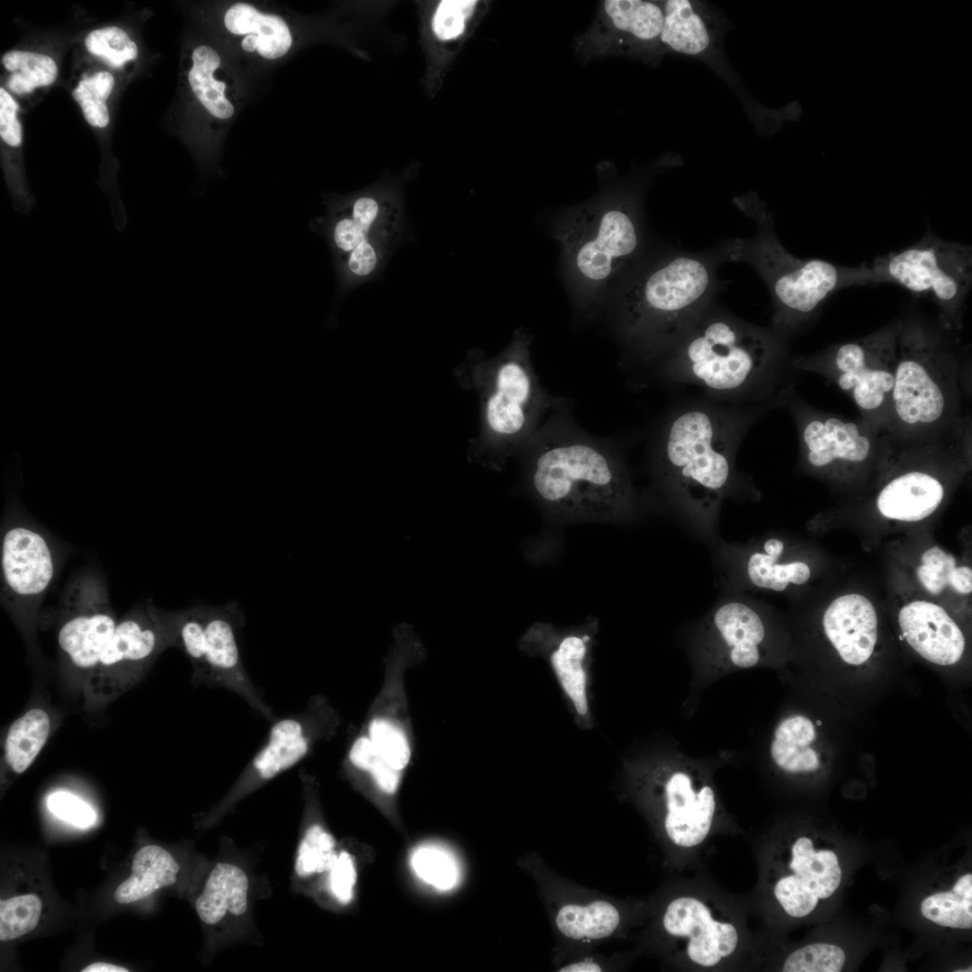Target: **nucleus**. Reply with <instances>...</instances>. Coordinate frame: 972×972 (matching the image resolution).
Wrapping results in <instances>:
<instances>
[{"mask_svg":"<svg viewBox=\"0 0 972 972\" xmlns=\"http://www.w3.org/2000/svg\"><path fill=\"white\" fill-rule=\"evenodd\" d=\"M762 410L704 397L677 404L662 420L654 476L667 506L704 537H714L725 499L758 496L751 477L737 470L736 454Z\"/></svg>","mask_w":972,"mask_h":972,"instance_id":"f257e3e1","label":"nucleus"},{"mask_svg":"<svg viewBox=\"0 0 972 972\" xmlns=\"http://www.w3.org/2000/svg\"><path fill=\"white\" fill-rule=\"evenodd\" d=\"M783 356V338L712 302L655 361L664 381L701 388L734 405L764 402Z\"/></svg>","mask_w":972,"mask_h":972,"instance_id":"f03ea898","label":"nucleus"},{"mask_svg":"<svg viewBox=\"0 0 972 972\" xmlns=\"http://www.w3.org/2000/svg\"><path fill=\"white\" fill-rule=\"evenodd\" d=\"M724 262V243L646 259L609 297L619 338L640 360L654 364L715 302Z\"/></svg>","mask_w":972,"mask_h":972,"instance_id":"7ed1b4c3","label":"nucleus"},{"mask_svg":"<svg viewBox=\"0 0 972 972\" xmlns=\"http://www.w3.org/2000/svg\"><path fill=\"white\" fill-rule=\"evenodd\" d=\"M526 445L535 447L534 490L557 511L583 518H608L634 506L632 483L613 448L580 433L544 427Z\"/></svg>","mask_w":972,"mask_h":972,"instance_id":"20e7f679","label":"nucleus"},{"mask_svg":"<svg viewBox=\"0 0 972 972\" xmlns=\"http://www.w3.org/2000/svg\"><path fill=\"white\" fill-rule=\"evenodd\" d=\"M741 207L755 221L756 233L724 243L726 260L743 262L760 276L771 297V329L781 338L815 318L835 292L869 284L868 266L849 267L822 259L798 258L778 240L772 216L763 205L748 201Z\"/></svg>","mask_w":972,"mask_h":972,"instance_id":"39448f33","label":"nucleus"},{"mask_svg":"<svg viewBox=\"0 0 972 972\" xmlns=\"http://www.w3.org/2000/svg\"><path fill=\"white\" fill-rule=\"evenodd\" d=\"M555 237L577 303L592 310L647 258L637 205L628 199L590 204L559 220Z\"/></svg>","mask_w":972,"mask_h":972,"instance_id":"423d86ee","label":"nucleus"},{"mask_svg":"<svg viewBox=\"0 0 972 972\" xmlns=\"http://www.w3.org/2000/svg\"><path fill=\"white\" fill-rule=\"evenodd\" d=\"M869 284H896L938 306L945 328L959 326L972 285L971 247L925 234L918 242L878 256L871 266Z\"/></svg>","mask_w":972,"mask_h":972,"instance_id":"0eeeda50","label":"nucleus"},{"mask_svg":"<svg viewBox=\"0 0 972 972\" xmlns=\"http://www.w3.org/2000/svg\"><path fill=\"white\" fill-rule=\"evenodd\" d=\"M174 647L165 610L151 603L134 606L118 622L113 635L83 684L90 707L114 701L134 688L157 658Z\"/></svg>","mask_w":972,"mask_h":972,"instance_id":"6e6552de","label":"nucleus"},{"mask_svg":"<svg viewBox=\"0 0 972 972\" xmlns=\"http://www.w3.org/2000/svg\"><path fill=\"white\" fill-rule=\"evenodd\" d=\"M950 356L940 338L925 328L902 323L891 404L909 427L936 424L950 401Z\"/></svg>","mask_w":972,"mask_h":972,"instance_id":"1a4fd4ad","label":"nucleus"},{"mask_svg":"<svg viewBox=\"0 0 972 972\" xmlns=\"http://www.w3.org/2000/svg\"><path fill=\"white\" fill-rule=\"evenodd\" d=\"M902 323L888 324L821 355L796 359L794 365L807 370L831 365L838 386L851 395L861 410H880L891 403Z\"/></svg>","mask_w":972,"mask_h":972,"instance_id":"9d476101","label":"nucleus"},{"mask_svg":"<svg viewBox=\"0 0 972 972\" xmlns=\"http://www.w3.org/2000/svg\"><path fill=\"white\" fill-rule=\"evenodd\" d=\"M528 336L518 333L495 365L484 403L488 430L509 443H525L539 430L549 400L534 372Z\"/></svg>","mask_w":972,"mask_h":972,"instance_id":"9b49d317","label":"nucleus"},{"mask_svg":"<svg viewBox=\"0 0 972 972\" xmlns=\"http://www.w3.org/2000/svg\"><path fill=\"white\" fill-rule=\"evenodd\" d=\"M119 620L103 579L91 572L75 577L59 604L57 639L64 660L86 681Z\"/></svg>","mask_w":972,"mask_h":972,"instance_id":"f8f14e48","label":"nucleus"},{"mask_svg":"<svg viewBox=\"0 0 972 972\" xmlns=\"http://www.w3.org/2000/svg\"><path fill=\"white\" fill-rule=\"evenodd\" d=\"M55 569L51 546L40 531L18 524L5 530L1 541V597L22 624H31Z\"/></svg>","mask_w":972,"mask_h":972,"instance_id":"ddd939ff","label":"nucleus"},{"mask_svg":"<svg viewBox=\"0 0 972 972\" xmlns=\"http://www.w3.org/2000/svg\"><path fill=\"white\" fill-rule=\"evenodd\" d=\"M206 634L205 686L225 688L240 697L258 716L268 722L277 719L263 698L244 666L237 632L245 617L235 601L223 606L203 605Z\"/></svg>","mask_w":972,"mask_h":972,"instance_id":"4468645a","label":"nucleus"},{"mask_svg":"<svg viewBox=\"0 0 972 972\" xmlns=\"http://www.w3.org/2000/svg\"><path fill=\"white\" fill-rule=\"evenodd\" d=\"M482 2L475 0L418 1L419 42L424 52L423 85L434 97L446 70L473 29Z\"/></svg>","mask_w":972,"mask_h":972,"instance_id":"2eb2a0df","label":"nucleus"},{"mask_svg":"<svg viewBox=\"0 0 972 972\" xmlns=\"http://www.w3.org/2000/svg\"><path fill=\"white\" fill-rule=\"evenodd\" d=\"M331 716L323 701L313 698L303 712L274 721L246 770L242 781L246 786L241 789L269 781L304 759L330 729Z\"/></svg>","mask_w":972,"mask_h":972,"instance_id":"dca6fc26","label":"nucleus"},{"mask_svg":"<svg viewBox=\"0 0 972 972\" xmlns=\"http://www.w3.org/2000/svg\"><path fill=\"white\" fill-rule=\"evenodd\" d=\"M785 544L770 537L762 542L719 546L718 560L725 580L737 590L783 591L790 584L803 585L811 576L802 561L783 562Z\"/></svg>","mask_w":972,"mask_h":972,"instance_id":"f3484780","label":"nucleus"},{"mask_svg":"<svg viewBox=\"0 0 972 972\" xmlns=\"http://www.w3.org/2000/svg\"><path fill=\"white\" fill-rule=\"evenodd\" d=\"M663 927L674 936L688 939L690 960L711 968L730 956L738 944V933L729 922L716 920L700 900L682 896L671 901L663 916Z\"/></svg>","mask_w":972,"mask_h":972,"instance_id":"a211bd4d","label":"nucleus"},{"mask_svg":"<svg viewBox=\"0 0 972 972\" xmlns=\"http://www.w3.org/2000/svg\"><path fill=\"white\" fill-rule=\"evenodd\" d=\"M791 410L796 418L800 443L806 463L823 468L835 461L861 463L870 454V437L855 422L837 417H823L794 403Z\"/></svg>","mask_w":972,"mask_h":972,"instance_id":"6ab92c4d","label":"nucleus"},{"mask_svg":"<svg viewBox=\"0 0 972 972\" xmlns=\"http://www.w3.org/2000/svg\"><path fill=\"white\" fill-rule=\"evenodd\" d=\"M708 622L713 638L732 665L741 669L757 665L766 627L750 598L738 593L724 597L714 607Z\"/></svg>","mask_w":972,"mask_h":972,"instance_id":"aec40b11","label":"nucleus"},{"mask_svg":"<svg viewBox=\"0 0 972 972\" xmlns=\"http://www.w3.org/2000/svg\"><path fill=\"white\" fill-rule=\"evenodd\" d=\"M664 829L669 839L680 847L700 844L712 826L716 796L712 788L698 784L685 771H675L663 785Z\"/></svg>","mask_w":972,"mask_h":972,"instance_id":"412c9836","label":"nucleus"},{"mask_svg":"<svg viewBox=\"0 0 972 972\" xmlns=\"http://www.w3.org/2000/svg\"><path fill=\"white\" fill-rule=\"evenodd\" d=\"M898 621L904 638L925 660L939 665H952L960 660L964 635L941 607L915 600L900 610Z\"/></svg>","mask_w":972,"mask_h":972,"instance_id":"4be33fe9","label":"nucleus"},{"mask_svg":"<svg viewBox=\"0 0 972 972\" xmlns=\"http://www.w3.org/2000/svg\"><path fill=\"white\" fill-rule=\"evenodd\" d=\"M823 625L845 662L860 665L869 659L877 642L878 618L866 597L848 594L835 598L824 612Z\"/></svg>","mask_w":972,"mask_h":972,"instance_id":"5701e85b","label":"nucleus"},{"mask_svg":"<svg viewBox=\"0 0 972 972\" xmlns=\"http://www.w3.org/2000/svg\"><path fill=\"white\" fill-rule=\"evenodd\" d=\"M548 648V662L554 677L581 729L592 727L590 708V670L586 634H568L555 638Z\"/></svg>","mask_w":972,"mask_h":972,"instance_id":"b1692460","label":"nucleus"},{"mask_svg":"<svg viewBox=\"0 0 972 972\" xmlns=\"http://www.w3.org/2000/svg\"><path fill=\"white\" fill-rule=\"evenodd\" d=\"M944 489L939 480L922 472H910L888 482L879 492L877 506L886 518L918 521L932 514L941 503Z\"/></svg>","mask_w":972,"mask_h":972,"instance_id":"393cba45","label":"nucleus"},{"mask_svg":"<svg viewBox=\"0 0 972 972\" xmlns=\"http://www.w3.org/2000/svg\"><path fill=\"white\" fill-rule=\"evenodd\" d=\"M224 23L234 34H248L241 42L243 50H256L266 58L284 56L292 45L290 30L280 16L261 14L248 4L232 5L225 14Z\"/></svg>","mask_w":972,"mask_h":972,"instance_id":"a878e982","label":"nucleus"},{"mask_svg":"<svg viewBox=\"0 0 972 972\" xmlns=\"http://www.w3.org/2000/svg\"><path fill=\"white\" fill-rule=\"evenodd\" d=\"M248 878L239 867L217 863L211 871L202 892L195 901L200 919L216 924L227 914L242 915L248 910Z\"/></svg>","mask_w":972,"mask_h":972,"instance_id":"bb28decb","label":"nucleus"},{"mask_svg":"<svg viewBox=\"0 0 972 972\" xmlns=\"http://www.w3.org/2000/svg\"><path fill=\"white\" fill-rule=\"evenodd\" d=\"M179 865L170 852L158 845L140 848L133 857L131 875L114 892L119 904L136 902L176 882Z\"/></svg>","mask_w":972,"mask_h":972,"instance_id":"cd10ccee","label":"nucleus"},{"mask_svg":"<svg viewBox=\"0 0 972 972\" xmlns=\"http://www.w3.org/2000/svg\"><path fill=\"white\" fill-rule=\"evenodd\" d=\"M51 732L47 710L33 707L9 726L4 742V762L15 773H23L37 758Z\"/></svg>","mask_w":972,"mask_h":972,"instance_id":"c85d7f7f","label":"nucleus"},{"mask_svg":"<svg viewBox=\"0 0 972 972\" xmlns=\"http://www.w3.org/2000/svg\"><path fill=\"white\" fill-rule=\"evenodd\" d=\"M814 739L815 729L810 719L803 716H789L775 729L771 757L786 771H814L819 767L818 754L810 747Z\"/></svg>","mask_w":972,"mask_h":972,"instance_id":"c756f323","label":"nucleus"},{"mask_svg":"<svg viewBox=\"0 0 972 972\" xmlns=\"http://www.w3.org/2000/svg\"><path fill=\"white\" fill-rule=\"evenodd\" d=\"M791 853L789 868L793 873L788 876L793 881L813 891L818 898H827L835 892L842 879L835 853L827 850L816 851L807 837L799 838Z\"/></svg>","mask_w":972,"mask_h":972,"instance_id":"7c9ffc66","label":"nucleus"},{"mask_svg":"<svg viewBox=\"0 0 972 972\" xmlns=\"http://www.w3.org/2000/svg\"><path fill=\"white\" fill-rule=\"evenodd\" d=\"M662 7L664 18L659 40L663 46L686 55L706 50L711 40L709 31L692 2L668 0Z\"/></svg>","mask_w":972,"mask_h":972,"instance_id":"2f4dec72","label":"nucleus"},{"mask_svg":"<svg viewBox=\"0 0 972 972\" xmlns=\"http://www.w3.org/2000/svg\"><path fill=\"white\" fill-rule=\"evenodd\" d=\"M620 915L610 903L598 900L586 905L565 904L555 916V924L565 937L581 941L600 940L617 928Z\"/></svg>","mask_w":972,"mask_h":972,"instance_id":"473e14b6","label":"nucleus"},{"mask_svg":"<svg viewBox=\"0 0 972 972\" xmlns=\"http://www.w3.org/2000/svg\"><path fill=\"white\" fill-rule=\"evenodd\" d=\"M174 647L184 652L192 667L193 686H205L206 634L203 605L178 611H165Z\"/></svg>","mask_w":972,"mask_h":972,"instance_id":"72a5a7b5","label":"nucleus"},{"mask_svg":"<svg viewBox=\"0 0 972 972\" xmlns=\"http://www.w3.org/2000/svg\"><path fill=\"white\" fill-rule=\"evenodd\" d=\"M612 26L636 40L659 39L663 24L662 4L642 0H608L603 4Z\"/></svg>","mask_w":972,"mask_h":972,"instance_id":"f704fd0d","label":"nucleus"},{"mask_svg":"<svg viewBox=\"0 0 972 972\" xmlns=\"http://www.w3.org/2000/svg\"><path fill=\"white\" fill-rule=\"evenodd\" d=\"M220 64V57L213 49L199 46L193 52V67L188 79L193 92L210 113L220 119H228L232 116L234 107L224 95L225 83L213 77Z\"/></svg>","mask_w":972,"mask_h":972,"instance_id":"c9c22d12","label":"nucleus"},{"mask_svg":"<svg viewBox=\"0 0 972 972\" xmlns=\"http://www.w3.org/2000/svg\"><path fill=\"white\" fill-rule=\"evenodd\" d=\"M410 866L415 876L439 892L453 890L460 881V867L454 854L445 846L423 843L410 855Z\"/></svg>","mask_w":972,"mask_h":972,"instance_id":"e433bc0d","label":"nucleus"},{"mask_svg":"<svg viewBox=\"0 0 972 972\" xmlns=\"http://www.w3.org/2000/svg\"><path fill=\"white\" fill-rule=\"evenodd\" d=\"M2 62L4 68L12 72L7 86L18 94L31 93L39 86H50L58 76L55 61L40 53L11 50L4 55Z\"/></svg>","mask_w":972,"mask_h":972,"instance_id":"4c0bfd02","label":"nucleus"},{"mask_svg":"<svg viewBox=\"0 0 972 972\" xmlns=\"http://www.w3.org/2000/svg\"><path fill=\"white\" fill-rule=\"evenodd\" d=\"M338 854L332 834L320 824H311L299 844L295 873L300 878H308L328 872Z\"/></svg>","mask_w":972,"mask_h":972,"instance_id":"58836bf2","label":"nucleus"},{"mask_svg":"<svg viewBox=\"0 0 972 972\" xmlns=\"http://www.w3.org/2000/svg\"><path fill=\"white\" fill-rule=\"evenodd\" d=\"M41 914V901L35 894L15 896L0 901V940L18 939L32 932Z\"/></svg>","mask_w":972,"mask_h":972,"instance_id":"ea45409f","label":"nucleus"},{"mask_svg":"<svg viewBox=\"0 0 972 972\" xmlns=\"http://www.w3.org/2000/svg\"><path fill=\"white\" fill-rule=\"evenodd\" d=\"M114 86L112 75L98 72L82 79L73 90L72 95L79 104L86 122L98 128H104L110 121L106 99Z\"/></svg>","mask_w":972,"mask_h":972,"instance_id":"a19ab883","label":"nucleus"},{"mask_svg":"<svg viewBox=\"0 0 972 972\" xmlns=\"http://www.w3.org/2000/svg\"><path fill=\"white\" fill-rule=\"evenodd\" d=\"M367 736L378 755L391 767L400 772L407 767L411 752L407 736L400 726L389 720L375 718L368 725Z\"/></svg>","mask_w":972,"mask_h":972,"instance_id":"79ce46f5","label":"nucleus"},{"mask_svg":"<svg viewBox=\"0 0 972 972\" xmlns=\"http://www.w3.org/2000/svg\"><path fill=\"white\" fill-rule=\"evenodd\" d=\"M86 49L115 68L138 56V47L128 33L117 26H106L90 32L86 39Z\"/></svg>","mask_w":972,"mask_h":972,"instance_id":"37998d69","label":"nucleus"},{"mask_svg":"<svg viewBox=\"0 0 972 972\" xmlns=\"http://www.w3.org/2000/svg\"><path fill=\"white\" fill-rule=\"evenodd\" d=\"M845 962L844 951L838 946L814 943L802 947L786 959L785 972H839Z\"/></svg>","mask_w":972,"mask_h":972,"instance_id":"c03bdc74","label":"nucleus"},{"mask_svg":"<svg viewBox=\"0 0 972 972\" xmlns=\"http://www.w3.org/2000/svg\"><path fill=\"white\" fill-rule=\"evenodd\" d=\"M921 911L925 918L940 926L959 929L972 927V915L966 912L960 897L952 891L928 896L922 901Z\"/></svg>","mask_w":972,"mask_h":972,"instance_id":"a18cd8bd","label":"nucleus"},{"mask_svg":"<svg viewBox=\"0 0 972 972\" xmlns=\"http://www.w3.org/2000/svg\"><path fill=\"white\" fill-rule=\"evenodd\" d=\"M922 562L917 569L919 580L932 594L940 593L949 584L950 573L956 567L955 558L934 546L922 554Z\"/></svg>","mask_w":972,"mask_h":972,"instance_id":"49530a36","label":"nucleus"},{"mask_svg":"<svg viewBox=\"0 0 972 972\" xmlns=\"http://www.w3.org/2000/svg\"><path fill=\"white\" fill-rule=\"evenodd\" d=\"M47 806L55 816L78 828L90 827L96 819L93 808L69 792L50 794L47 798Z\"/></svg>","mask_w":972,"mask_h":972,"instance_id":"de8ad7c7","label":"nucleus"},{"mask_svg":"<svg viewBox=\"0 0 972 972\" xmlns=\"http://www.w3.org/2000/svg\"><path fill=\"white\" fill-rule=\"evenodd\" d=\"M774 895L783 909L792 917H804L809 914L818 903V896L788 877L778 880Z\"/></svg>","mask_w":972,"mask_h":972,"instance_id":"09e8293b","label":"nucleus"},{"mask_svg":"<svg viewBox=\"0 0 972 972\" xmlns=\"http://www.w3.org/2000/svg\"><path fill=\"white\" fill-rule=\"evenodd\" d=\"M357 881V870L351 854L342 850L328 871V887L333 897L342 904H348L354 897Z\"/></svg>","mask_w":972,"mask_h":972,"instance_id":"8fccbe9b","label":"nucleus"},{"mask_svg":"<svg viewBox=\"0 0 972 972\" xmlns=\"http://www.w3.org/2000/svg\"><path fill=\"white\" fill-rule=\"evenodd\" d=\"M18 108L11 94L0 88V136L11 147H19L22 143V126L16 117Z\"/></svg>","mask_w":972,"mask_h":972,"instance_id":"3c124183","label":"nucleus"},{"mask_svg":"<svg viewBox=\"0 0 972 972\" xmlns=\"http://www.w3.org/2000/svg\"><path fill=\"white\" fill-rule=\"evenodd\" d=\"M949 585L958 593H970L972 591V570L967 566L955 567L950 573Z\"/></svg>","mask_w":972,"mask_h":972,"instance_id":"603ef678","label":"nucleus"},{"mask_svg":"<svg viewBox=\"0 0 972 972\" xmlns=\"http://www.w3.org/2000/svg\"><path fill=\"white\" fill-rule=\"evenodd\" d=\"M951 891L960 897L964 909L972 915V875L966 874L961 877Z\"/></svg>","mask_w":972,"mask_h":972,"instance_id":"864d4df0","label":"nucleus"},{"mask_svg":"<svg viewBox=\"0 0 972 972\" xmlns=\"http://www.w3.org/2000/svg\"><path fill=\"white\" fill-rule=\"evenodd\" d=\"M561 972H597L601 971L599 965L590 959L575 962L559 969Z\"/></svg>","mask_w":972,"mask_h":972,"instance_id":"5fc2aeb1","label":"nucleus"},{"mask_svg":"<svg viewBox=\"0 0 972 972\" xmlns=\"http://www.w3.org/2000/svg\"><path fill=\"white\" fill-rule=\"evenodd\" d=\"M129 969L107 962H94L85 968L82 972H128Z\"/></svg>","mask_w":972,"mask_h":972,"instance_id":"6e6d98bb","label":"nucleus"}]
</instances>
